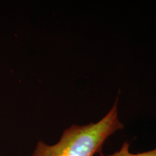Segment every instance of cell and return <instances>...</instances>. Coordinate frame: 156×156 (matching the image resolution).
Instances as JSON below:
<instances>
[{"mask_svg":"<svg viewBox=\"0 0 156 156\" xmlns=\"http://www.w3.org/2000/svg\"><path fill=\"white\" fill-rule=\"evenodd\" d=\"M123 128L116 101L99 122L86 125L74 124L64 130L59 141L53 145L39 141L31 156H93L101 153L103 143L109 136Z\"/></svg>","mask_w":156,"mask_h":156,"instance_id":"obj_1","label":"cell"},{"mask_svg":"<svg viewBox=\"0 0 156 156\" xmlns=\"http://www.w3.org/2000/svg\"><path fill=\"white\" fill-rule=\"evenodd\" d=\"M100 156H156V148L152 151L134 154L129 152V143L125 142L123 144L122 147L119 151L112 154V155H103L102 153H100Z\"/></svg>","mask_w":156,"mask_h":156,"instance_id":"obj_2","label":"cell"}]
</instances>
